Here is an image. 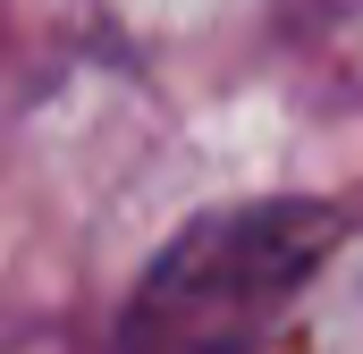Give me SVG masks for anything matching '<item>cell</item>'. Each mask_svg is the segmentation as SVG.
I'll return each instance as SVG.
<instances>
[{
  "label": "cell",
  "instance_id": "1",
  "mask_svg": "<svg viewBox=\"0 0 363 354\" xmlns=\"http://www.w3.org/2000/svg\"><path fill=\"white\" fill-rule=\"evenodd\" d=\"M338 236H347V219L330 202H296V194L203 211L144 270V287L118 321V354H271V338L313 287V270L338 253Z\"/></svg>",
  "mask_w": 363,
  "mask_h": 354
}]
</instances>
